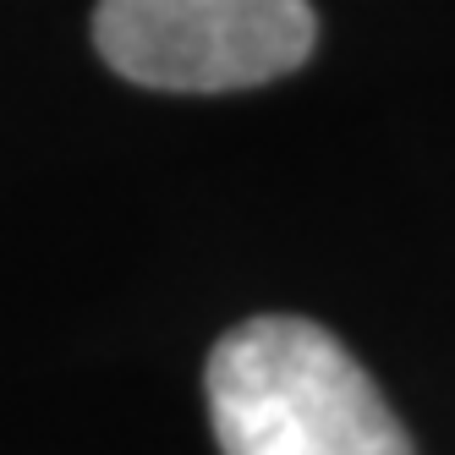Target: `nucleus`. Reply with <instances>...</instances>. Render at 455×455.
Returning <instances> with one entry per match:
<instances>
[{
	"instance_id": "f257e3e1",
	"label": "nucleus",
	"mask_w": 455,
	"mask_h": 455,
	"mask_svg": "<svg viewBox=\"0 0 455 455\" xmlns=\"http://www.w3.org/2000/svg\"><path fill=\"white\" fill-rule=\"evenodd\" d=\"M204 384L225 455H411L379 384L323 323H236L209 351Z\"/></svg>"
},
{
	"instance_id": "f03ea898",
	"label": "nucleus",
	"mask_w": 455,
	"mask_h": 455,
	"mask_svg": "<svg viewBox=\"0 0 455 455\" xmlns=\"http://www.w3.org/2000/svg\"><path fill=\"white\" fill-rule=\"evenodd\" d=\"M93 44L126 83L231 93L297 72L318 44L307 0H100Z\"/></svg>"
}]
</instances>
